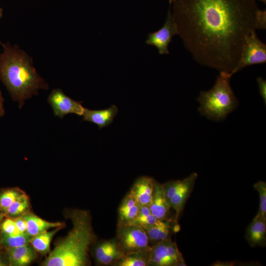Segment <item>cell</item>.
<instances>
[{
    "mask_svg": "<svg viewBox=\"0 0 266 266\" xmlns=\"http://www.w3.org/2000/svg\"><path fill=\"white\" fill-rule=\"evenodd\" d=\"M257 0H169L177 34L201 65L233 75L246 36L256 31Z\"/></svg>",
    "mask_w": 266,
    "mask_h": 266,
    "instance_id": "cell-1",
    "label": "cell"
},
{
    "mask_svg": "<svg viewBox=\"0 0 266 266\" xmlns=\"http://www.w3.org/2000/svg\"><path fill=\"white\" fill-rule=\"evenodd\" d=\"M72 228L64 237L56 241L54 249L41 263L42 266H86L89 252L97 240L89 211L69 209L65 212Z\"/></svg>",
    "mask_w": 266,
    "mask_h": 266,
    "instance_id": "cell-2",
    "label": "cell"
},
{
    "mask_svg": "<svg viewBox=\"0 0 266 266\" xmlns=\"http://www.w3.org/2000/svg\"><path fill=\"white\" fill-rule=\"evenodd\" d=\"M3 52L0 54V79L20 108L25 101L49 85L38 74L32 58L17 45L0 42Z\"/></svg>",
    "mask_w": 266,
    "mask_h": 266,
    "instance_id": "cell-3",
    "label": "cell"
},
{
    "mask_svg": "<svg viewBox=\"0 0 266 266\" xmlns=\"http://www.w3.org/2000/svg\"><path fill=\"white\" fill-rule=\"evenodd\" d=\"M233 75L220 71L213 87L207 91H201L197 100L200 103L198 111L211 120H224L234 110L238 101L230 85Z\"/></svg>",
    "mask_w": 266,
    "mask_h": 266,
    "instance_id": "cell-4",
    "label": "cell"
},
{
    "mask_svg": "<svg viewBox=\"0 0 266 266\" xmlns=\"http://www.w3.org/2000/svg\"><path fill=\"white\" fill-rule=\"evenodd\" d=\"M116 238L124 255L151 249L145 230L133 224L117 226Z\"/></svg>",
    "mask_w": 266,
    "mask_h": 266,
    "instance_id": "cell-5",
    "label": "cell"
},
{
    "mask_svg": "<svg viewBox=\"0 0 266 266\" xmlns=\"http://www.w3.org/2000/svg\"><path fill=\"white\" fill-rule=\"evenodd\" d=\"M150 266H186L177 244L171 240L159 242L151 247Z\"/></svg>",
    "mask_w": 266,
    "mask_h": 266,
    "instance_id": "cell-6",
    "label": "cell"
},
{
    "mask_svg": "<svg viewBox=\"0 0 266 266\" xmlns=\"http://www.w3.org/2000/svg\"><path fill=\"white\" fill-rule=\"evenodd\" d=\"M266 62V45L258 38L256 31L251 32L246 37L235 72L243 68Z\"/></svg>",
    "mask_w": 266,
    "mask_h": 266,
    "instance_id": "cell-7",
    "label": "cell"
},
{
    "mask_svg": "<svg viewBox=\"0 0 266 266\" xmlns=\"http://www.w3.org/2000/svg\"><path fill=\"white\" fill-rule=\"evenodd\" d=\"M176 34H177V28L169 6L164 25L158 31L149 33L145 43L156 47L159 54H168V45L171 42L173 36Z\"/></svg>",
    "mask_w": 266,
    "mask_h": 266,
    "instance_id": "cell-8",
    "label": "cell"
},
{
    "mask_svg": "<svg viewBox=\"0 0 266 266\" xmlns=\"http://www.w3.org/2000/svg\"><path fill=\"white\" fill-rule=\"evenodd\" d=\"M48 101L55 116L61 118L68 114L82 116L85 108L81 102L71 99L60 89H54L51 92L48 97Z\"/></svg>",
    "mask_w": 266,
    "mask_h": 266,
    "instance_id": "cell-9",
    "label": "cell"
},
{
    "mask_svg": "<svg viewBox=\"0 0 266 266\" xmlns=\"http://www.w3.org/2000/svg\"><path fill=\"white\" fill-rule=\"evenodd\" d=\"M93 256L97 264L101 266H112L124 256L116 237L95 243Z\"/></svg>",
    "mask_w": 266,
    "mask_h": 266,
    "instance_id": "cell-10",
    "label": "cell"
},
{
    "mask_svg": "<svg viewBox=\"0 0 266 266\" xmlns=\"http://www.w3.org/2000/svg\"><path fill=\"white\" fill-rule=\"evenodd\" d=\"M198 174L194 172L183 179L182 185L168 200L171 209L172 208L175 211L174 219L177 222L183 209L186 201L193 189Z\"/></svg>",
    "mask_w": 266,
    "mask_h": 266,
    "instance_id": "cell-11",
    "label": "cell"
},
{
    "mask_svg": "<svg viewBox=\"0 0 266 266\" xmlns=\"http://www.w3.org/2000/svg\"><path fill=\"white\" fill-rule=\"evenodd\" d=\"M155 181L151 177L141 176L137 178L133 183L129 192L140 206H149L150 204Z\"/></svg>",
    "mask_w": 266,
    "mask_h": 266,
    "instance_id": "cell-12",
    "label": "cell"
},
{
    "mask_svg": "<svg viewBox=\"0 0 266 266\" xmlns=\"http://www.w3.org/2000/svg\"><path fill=\"white\" fill-rule=\"evenodd\" d=\"M177 221L170 218L159 220L154 225L145 230L149 245H153L165 240H171Z\"/></svg>",
    "mask_w": 266,
    "mask_h": 266,
    "instance_id": "cell-13",
    "label": "cell"
},
{
    "mask_svg": "<svg viewBox=\"0 0 266 266\" xmlns=\"http://www.w3.org/2000/svg\"><path fill=\"white\" fill-rule=\"evenodd\" d=\"M151 213L159 220L169 219L171 209L163 185L155 181L151 202L148 206Z\"/></svg>",
    "mask_w": 266,
    "mask_h": 266,
    "instance_id": "cell-14",
    "label": "cell"
},
{
    "mask_svg": "<svg viewBox=\"0 0 266 266\" xmlns=\"http://www.w3.org/2000/svg\"><path fill=\"white\" fill-rule=\"evenodd\" d=\"M118 112V108L115 105L101 110H90L85 108L82 116L84 121L95 124L100 129L111 124Z\"/></svg>",
    "mask_w": 266,
    "mask_h": 266,
    "instance_id": "cell-15",
    "label": "cell"
},
{
    "mask_svg": "<svg viewBox=\"0 0 266 266\" xmlns=\"http://www.w3.org/2000/svg\"><path fill=\"white\" fill-rule=\"evenodd\" d=\"M7 251L10 266H27L36 258L37 252L30 244L10 248Z\"/></svg>",
    "mask_w": 266,
    "mask_h": 266,
    "instance_id": "cell-16",
    "label": "cell"
},
{
    "mask_svg": "<svg viewBox=\"0 0 266 266\" xmlns=\"http://www.w3.org/2000/svg\"><path fill=\"white\" fill-rule=\"evenodd\" d=\"M245 238L251 247L265 246L266 243V219L255 217L247 228Z\"/></svg>",
    "mask_w": 266,
    "mask_h": 266,
    "instance_id": "cell-17",
    "label": "cell"
},
{
    "mask_svg": "<svg viewBox=\"0 0 266 266\" xmlns=\"http://www.w3.org/2000/svg\"><path fill=\"white\" fill-rule=\"evenodd\" d=\"M140 205L129 192L122 200L118 210L117 225L131 224L136 217Z\"/></svg>",
    "mask_w": 266,
    "mask_h": 266,
    "instance_id": "cell-18",
    "label": "cell"
},
{
    "mask_svg": "<svg viewBox=\"0 0 266 266\" xmlns=\"http://www.w3.org/2000/svg\"><path fill=\"white\" fill-rule=\"evenodd\" d=\"M27 221V231L30 235L33 236L39 233L48 231L51 228L64 227L63 222H51L45 220L33 213L30 211L23 216Z\"/></svg>",
    "mask_w": 266,
    "mask_h": 266,
    "instance_id": "cell-19",
    "label": "cell"
},
{
    "mask_svg": "<svg viewBox=\"0 0 266 266\" xmlns=\"http://www.w3.org/2000/svg\"><path fill=\"white\" fill-rule=\"evenodd\" d=\"M63 228L57 227L51 231H47L39 233L32 237L30 244L37 253L46 255L50 252V243L53 236Z\"/></svg>",
    "mask_w": 266,
    "mask_h": 266,
    "instance_id": "cell-20",
    "label": "cell"
},
{
    "mask_svg": "<svg viewBox=\"0 0 266 266\" xmlns=\"http://www.w3.org/2000/svg\"><path fill=\"white\" fill-rule=\"evenodd\" d=\"M150 250L125 255L116 261L113 266H150Z\"/></svg>",
    "mask_w": 266,
    "mask_h": 266,
    "instance_id": "cell-21",
    "label": "cell"
},
{
    "mask_svg": "<svg viewBox=\"0 0 266 266\" xmlns=\"http://www.w3.org/2000/svg\"><path fill=\"white\" fill-rule=\"evenodd\" d=\"M31 203L26 194L17 198L4 213L5 217L14 219L23 216L31 211Z\"/></svg>",
    "mask_w": 266,
    "mask_h": 266,
    "instance_id": "cell-22",
    "label": "cell"
},
{
    "mask_svg": "<svg viewBox=\"0 0 266 266\" xmlns=\"http://www.w3.org/2000/svg\"><path fill=\"white\" fill-rule=\"evenodd\" d=\"M32 237L28 233L15 235L0 233V248L7 250L29 244Z\"/></svg>",
    "mask_w": 266,
    "mask_h": 266,
    "instance_id": "cell-23",
    "label": "cell"
},
{
    "mask_svg": "<svg viewBox=\"0 0 266 266\" xmlns=\"http://www.w3.org/2000/svg\"><path fill=\"white\" fill-rule=\"evenodd\" d=\"M26 193L18 187L8 188L0 191V213L4 214L10 205Z\"/></svg>",
    "mask_w": 266,
    "mask_h": 266,
    "instance_id": "cell-24",
    "label": "cell"
},
{
    "mask_svg": "<svg viewBox=\"0 0 266 266\" xmlns=\"http://www.w3.org/2000/svg\"><path fill=\"white\" fill-rule=\"evenodd\" d=\"M159 220L151 213L148 206L143 205L140 206L138 213L131 224L145 230L155 224Z\"/></svg>",
    "mask_w": 266,
    "mask_h": 266,
    "instance_id": "cell-25",
    "label": "cell"
},
{
    "mask_svg": "<svg viewBox=\"0 0 266 266\" xmlns=\"http://www.w3.org/2000/svg\"><path fill=\"white\" fill-rule=\"evenodd\" d=\"M254 188L258 192L260 199L259 208L255 217L266 219V183L258 181L254 185Z\"/></svg>",
    "mask_w": 266,
    "mask_h": 266,
    "instance_id": "cell-26",
    "label": "cell"
},
{
    "mask_svg": "<svg viewBox=\"0 0 266 266\" xmlns=\"http://www.w3.org/2000/svg\"><path fill=\"white\" fill-rule=\"evenodd\" d=\"M0 233L8 235L21 234L13 219L5 217L0 226Z\"/></svg>",
    "mask_w": 266,
    "mask_h": 266,
    "instance_id": "cell-27",
    "label": "cell"
},
{
    "mask_svg": "<svg viewBox=\"0 0 266 266\" xmlns=\"http://www.w3.org/2000/svg\"><path fill=\"white\" fill-rule=\"evenodd\" d=\"M256 29L265 30L266 28V10L259 9L256 22Z\"/></svg>",
    "mask_w": 266,
    "mask_h": 266,
    "instance_id": "cell-28",
    "label": "cell"
},
{
    "mask_svg": "<svg viewBox=\"0 0 266 266\" xmlns=\"http://www.w3.org/2000/svg\"><path fill=\"white\" fill-rule=\"evenodd\" d=\"M13 219L19 232L21 233H27V223L25 218L21 216Z\"/></svg>",
    "mask_w": 266,
    "mask_h": 266,
    "instance_id": "cell-29",
    "label": "cell"
},
{
    "mask_svg": "<svg viewBox=\"0 0 266 266\" xmlns=\"http://www.w3.org/2000/svg\"><path fill=\"white\" fill-rule=\"evenodd\" d=\"M260 94L262 97L263 100L266 103V81L262 77L257 78Z\"/></svg>",
    "mask_w": 266,
    "mask_h": 266,
    "instance_id": "cell-30",
    "label": "cell"
},
{
    "mask_svg": "<svg viewBox=\"0 0 266 266\" xmlns=\"http://www.w3.org/2000/svg\"><path fill=\"white\" fill-rule=\"evenodd\" d=\"M0 251V266H10L7 251L4 249H1Z\"/></svg>",
    "mask_w": 266,
    "mask_h": 266,
    "instance_id": "cell-31",
    "label": "cell"
},
{
    "mask_svg": "<svg viewBox=\"0 0 266 266\" xmlns=\"http://www.w3.org/2000/svg\"><path fill=\"white\" fill-rule=\"evenodd\" d=\"M4 113L5 111L3 107V99L0 90V117H2L4 115Z\"/></svg>",
    "mask_w": 266,
    "mask_h": 266,
    "instance_id": "cell-32",
    "label": "cell"
},
{
    "mask_svg": "<svg viewBox=\"0 0 266 266\" xmlns=\"http://www.w3.org/2000/svg\"><path fill=\"white\" fill-rule=\"evenodd\" d=\"M5 217V215L4 214L2 213H0V224H1V223L2 222V221L3 220V219Z\"/></svg>",
    "mask_w": 266,
    "mask_h": 266,
    "instance_id": "cell-33",
    "label": "cell"
},
{
    "mask_svg": "<svg viewBox=\"0 0 266 266\" xmlns=\"http://www.w3.org/2000/svg\"><path fill=\"white\" fill-rule=\"evenodd\" d=\"M2 16V9L0 7V19Z\"/></svg>",
    "mask_w": 266,
    "mask_h": 266,
    "instance_id": "cell-34",
    "label": "cell"
},
{
    "mask_svg": "<svg viewBox=\"0 0 266 266\" xmlns=\"http://www.w3.org/2000/svg\"><path fill=\"white\" fill-rule=\"evenodd\" d=\"M263 2H264L265 3H266V0H259Z\"/></svg>",
    "mask_w": 266,
    "mask_h": 266,
    "instance_id": "cell-35",
    "label": "cell"
}]
</instances>
